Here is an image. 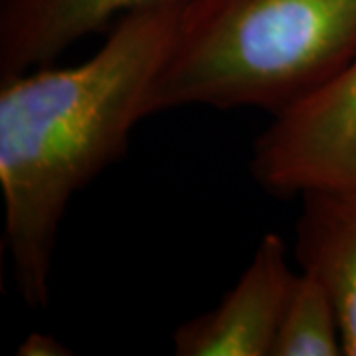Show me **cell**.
<instances>
[{"label":"cell","instance_id":"6da1fadb","mask_svg":"<svg viewBox=\"0 0 356 356\" xmlns=\"http://www.w3.org/2000/svg\"><path fill=\"white\" fill-rule=\"evenodd\" d=\"M186 0L135 10L99 50L72 67L0 77V191L16 287L30 307L50 301L65 210L127 153L145 102L177 36Z\"/></svg>","mask_w":356,"mask_h":356},{"label":"cell","instance_id":"7a4b0ae2","mask_svg":"<svg viewBox=\"0 0 356 356\" xmlns=\"http://www.w3.org/2000/svg\"><path fill=\"white\" fill-rule=\"evenodd\" d=\"M356 58V0H186L145 117L254 107L273 117Z\"/></svg>","mask_w":356,"mask_h":356},{"label":"cell","instance_id":"3957f363","mask_svg":"<svg viewBox=\"0 0 356 356\" xmlns=\"http://www.w3.org/2000/svg\"><path fill=\"white\" fill-rule=\"evenodd\" d=\"M250 168L259 186L277 196L356 186V58L273 117L255 139Z\"/></svg>","mask_w":356,"mask_h":356},{"label":"cell","instance_id":"277c9868","mask_svg":"<svg viewBox=\"0 0 356 356\" xmlns=\"http://www.w3.org/2000/svg\"><path fill=\"white\" fill-rule=\"evenodd\" d=\"M299 273L280 234H266L238 283L212 311L175 332L178 356H273L281 321Z\"/></svg>","mask_w":356,"mask_h":356},{"label":"cell","instance_id":"5b68a950","mask_svg":"<svg viewBox=\"0 0 356 356\" xmlns=\"http://www.w3.org/2000/svg\"><path fill=\"white\" fill-rule=\"evenodd\" d=\"M175 0H2L0 77L50 65L115 16Z\"/></svg>","mask_w":356,"mask_h":356},{"label":"cell","instance_id":"8992f818","mask_svg":"<svg viewBox=\"0 0 356 356\" xmlns=\"http://www.w3.org/2000/svg\"><path fill=\"white\" fill-rule=\"evenodd\" d=\"M295 257L331 295L344 356H356V186L309 191L299 196Z\"/></svg>","mask_w":356,"mask_h":356},{"label":"cell","instance_id":"52a82bcc","mask_svg":"<svg viewBox=\"0 0 356 356\" xmlns=\"http://www.w3.org/2000/svg\"><path fill=\"white\" fill-rule=\"evenodd\" d=\"M344 355L343 332L331 295L315 273L301 269L281 321L273 356Z\"/></svg>","mask_w":356,"mask_h":356},{"label":"cell","instance_id":"ba28073f","mask_svg":"<svg viewBox=\"0 0 356 356\" xmlns=\"http://www.w3.org/2000/svg\"><path fill=\"white\" fill-rule=\"evenodd\" d=\"M20 356H67L72 355V348H67L56 337L44 334V332H32L28 334L24 343L18 348Z\"/></svg>","mask_w":356,"mask_h":356}]
</instances>
